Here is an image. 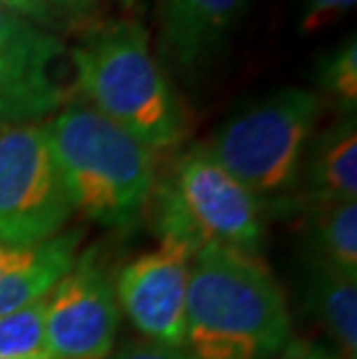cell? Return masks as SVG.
<instances>
[{
    "instance_id": "obj_1",
    "label": "cell",
    "mask_w": 357,
    "mask_h": 359,
    "mask_svg": "<svg viewBox=\"0 0 357 359\" xmlns=\"http://www.w3.org/2000/svg\"><path fill=\"white\" fill-rule=\"evenodd\" d=\"M290 341L283 292L255 253L204 246L191 259L184 348L195 359H269Z\"/></svg>"
},
{
    "instance_id": "obj_2",
    "label": "cell",
    "mask_w": 357,
    "mask_h": 359,
    "mask_svg": "<svg viewBox=\"0 0 357 359\" xmlns=\"http://www.w3.org/2000/svg\"><path fill=\"white\" fill-rule=\"evenodd\" d=\"M74 90L151 151L172 149L188 135L184 102L135 19L97 21L70 47Z\"/></svg>"
},
{
    "instance_id": "obj_3",
    "label": "cell",
    "mask_w": 357,
    "mask_h": 359,
    "mask_svg": "<svg viewBox=\"0 0 357 359\" xmlns=\"http://www.w3.org/2000/svg\"><path fill=\"white\" fill-rule=\"evenodd\" d=\"M72 211L107 227H130L156 186V151L83 100L44 121Z\"/></svg>"
},
{
    "instance_id": "obj_4",
    "label": "cell",
    "mask_w": 357,
    "mask_h": 359,
    "mask_svg": "<svg viewBox=\"0 0 357 359\" xmlns=\"http://www.w3.org/2000/svg\"><path fill=\"white\" fill-rule=\"evenodd\" d=\"M323 114V97L281 88L225 121L204 144L207 154L267 211L290 202L302 163Z\"/></svg>"
},
{
    "instance_id": "obj_5",
    "label": "cell",
    "mask_w": 357,
    "mask_h": 359,
    "mask_svg": "<svg viewBox=\"0 0 357 359\" xmlns=\"http://www.w3.org/2000/svg\"><path fill=\"white\" fill-rule=\"evenodd\" d=\"M161 239L204 246H225L255 253L264 236L267 209L234 181L204 144L181 154L170 177L156 181L149 195Z\"/></svg>"
},
{
    "instance_id": "obj_6",
    "label": "cell",
    "mask_w": 357,
    "mask_h": 359,
    "mask_svg": "<svg viewBox=\"0 0 357 359\" xmlns=\"http://www.w3.org/2000/svg\"><path fill=\"white\" fill-rule=\"evenodd\" d=\"M72 204L60 183L44 123L0 133V243L30 248L60 234Z\"/></svg>"
},
{
    "instance_id": "obj_7",
    "label": "cell",
    "mask_w": 357,
    "mask_h": 359,
    "mask_svg": "<svg viewBox=\"0 0 357 359\" xmlns=\"http://www.w3.org/2000/svg\"><path fill=\"white\" fill-rule=\"evenodd\" d=\"M74 95L72 56L63 37L0 3V133L44 123Z\"/></svg>"
},
{
    "instance_id": "obj_8",
    "label": "cell",
    "mask_w": 357,
    "mask_h": 359,
    "mask_svg": "<svg viewBox=\"0 0 357 359\" xmlns=\"http://www.w3.org/2000/svg\"><path fill=\"white\" fill-rule=\"evenodd\" d=\"M119 323L114 280L86 250L49 294L44 323L49 359H105L116 341Z\"/></svg>"
},
{
    "instance_id": "obj_9",
    "label": "cell",
    "mask_w": 357,
    "mask_h": 359,
    "mask_svg": "<svg viewBox=\"0 0 357 359\" xmlns=\"http://www.w3.org/2000/svg\"><path fill=\"white\" fill-rule=\"evenodd\" d=\"M193 255L188 243L163 239L156 250L128 262L114 283L119 309L149 341L184 348Z\"/></svg>"
},
{
    "instance_id": "obj_10",
    "label": "cell",
    "mask_w": 357,
    "mask_h": 359,
    "mask_svg": "<svg viewBox=\"0 0 357 359\" xmlns=\"http://www.w3.org/2000/svg\"><path fill=\"white\" fill-rule=\"evenodd\" d=\"M253 0H154L158 56L197 77L225 49Z\"/></svg>"
},
{
    "instance_id": "obj_11",
    "label": "cell",
    "mask_w": 357,
    "mask_h": 359,
    "mask_svg": "<svg viewBox=\"0 0 357 359\" xmlns=\"http://www.w3.org/2000/svg\"><path fill=\"white\" fill-rule=\"evenodd\" d=\"M307 197L314 206H330L357 200V126L355 116H341L337 123L311 137L302 163Z\"/></svg>"
},
{
    "instance_id": "obj_12",
    "label": "cell",
    "mask_w": 357,
    "mask_h": 359,
    "mask_svg": "<svg viewBox=\"0 0 357 359\" xmlns=\"http://www.w3.org/2000/svg\"><path fill=\"white\" fill-rule=\"evenodd\" d=\"M81 232H63L37 243L19 269L0 280V318L44 299L77 259Z\"/></svg>"
},
{
    "instance_id": "obj_13",
    "label": "cell",
    "mask_w": 357,
    "mask_h": 359,
    "mask_svg": "<svg viewBox=\"0 0 357 359\" xmlns=\"http://www.w3.org/2000/svg\"><path fill=\"white\" fill-rule=\"evenodd\" d=\"M311 306L328 330L339 359H357V278L314 262Z\"/></svg>"
},
{
    "instance_id": "obj_14",
    "label": "cell",
    "mask_w": 357,
    "mask_h": 359,
    "mask_svg": "<svg viewBox=\"0 0 357 359\" xmlns=\"http://www.w3.org/2000/svg\"><path fill=\"white\" fill-rule=\"evenodd\" d=\"M311 248L316 262L357 278V204L314 206Z\"/></svg>"
},
{
    "instance_id": "obj_15",
    "label": "cell",
    "mask_w": 357,
    "mask_h": 359,
    "mask_svg": "<svg viewBox=\"0 0 357 359\" xmlns=\"http://www.w3.org/2000/svg\"><path fill=\"white\" fill-rule=\"evenodd\" d=\"M47 302L44 299L0 318V359H49Z\"/></svg>"
},
{
    "instance_id": "obj_16",
    "label": "cell",
    "mask_w": 357,
    "mask_h": 359,
    "mask_svg": "<svg viewBox=\"0 0 357 359\" xmlns=\"http://www.w3.org/2000/svg\"><path fill=\"white\" fill-rule=\"evenodd\" d=\"M318 83L323 93L346 116H355L357 104V44L355 35L332 49L318 65Z\"/></svg>"
},
{
    "instance_id": "obj_17",
    "label": "cell",
    "mask_w": 357,
    "mask_h": 359,
    "mask_svg": "<svg viewBox=\"0 0 357 359\" xmlns=\"http://www.w3.org/2000/svg\"><path fill=\"white\" fill-rule=\"evenodd\" d=\"M102 0H21L26 14L37 26L51 30L58 35L63 33H81L100 21Z\"/></svg>"
},
{
    "instance_id": "obj_18",
    "label": "cell",
    "mask_w": 357,
    "mask_h": 359,
    "mask_svg": "<svg viewBox=\"0 0 357 359\" xmlns=\"http://www.w3.org/2000/svg\"><path fill=\"white\" fill-rule=\"evenodd\" d=\"M295 7H297V24L302 33H316L334 19L351 12L355 0H295Z\"/></svg>"
},
{
    "instance_id": "obj_19",
    "label": "cell",
    "mask_w": 357,
    "mask_h": 359,
    "mask_svg": "<svg viewBox=\"0 0 357 359\" xmlns=\"http://www.w3.org/2000/svg\"><path fill=\"white\" fill-rule=\"evenodd\" d=\"M105 359H195L186 348L163 346L154 341H137L128 343L116 353H109Z\"/></svg>"
},
{
    "instance_id": "obj_20",
    "label": "cell",
    "mask_w": 357,
    "mask_h": 359,
    "mask_svg": "<svg viewBox=\"0 0 357 359\" xmlns=\"http://www.w3.org/2000/svg\"><path fill=\"white\" fill-rule=\"evenodd\" d=\"M278 359H339L334 353H330V348L321 346L314 341H288L283 350L278 353Z\"/></svg>"
},
{
    "instance_id": "obj_21",
    "label": "cell",
    "mask_w": 357,
    "mask_h": 359,
    "mask_svg": "<svg viewBox=\"0 0 357 359\" xmlns=\"http://www.w3.org/2000/svg\"><path fill=\"white\" fill-rule=\"evenodd\" d=\"M30 250H33V246L30 248H14V246H5V243H0V280H3L5 276H10L14 269H19V266L24 264L30 255Z\"/></svg>"
},
{
    "instance_id": "obj_22",
    "label": "cell",
    "mask_w": 357,
    "mask_h": 359,
    "mask_svg": "<svg viewBox=\"0 0 357 359\" xmlns=\"http://www.w3.org/2000/svg\"><path fill=\"white\" fill-rule=\"evenodd\" d=\"M3 5H7V7H12L14 12H19V14H24V17L28 19V14H26V7L21 5V0H0Z\"/></svg>"
},
{
    "instance_id": "obj_23",
    "label": "cell",
    "mask_w": 357,
    "mask_h": 359,
    "mask_svg": "<svg viewBox=\"0 0 357 359\" xmlns=\"http://www.w3.org/2000/svg\"><path fill=\"white\" fill-rule=\"evenodd\" d=\"M119 3H121V7H126V10H135L140 0H119Z\"/></svg>"
}]
</instances>
